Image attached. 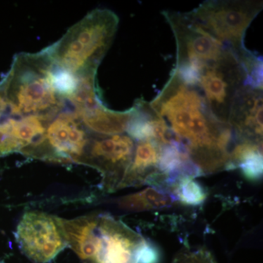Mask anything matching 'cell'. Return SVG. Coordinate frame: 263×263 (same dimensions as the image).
I'll return each mask as SVG.
<instances>
[{
	"label": "cell",
	"mask_w": 263,
	"mask_h": 263,
	"mask_svg": "<svg viewBox=\"0 0 263 263\" xmlns=\"http://www.w3.org/2000/svg\"><path fill=\"white\" fill-rule=\"evenodd\" d=\"M149 105L177 141L186 147L202 173L211 174L228 167L233 128L214 117L197 86L185 82L174 70Z\"/></svg>",
	"instance_id": "obj_1"
},
{
	"label": "cell",
	"mask_w": 263,
	"mask_h": 263,
	"mask_svg": "<svg viewBox=\"0 0 263 263\" xmlns=\"http://www.w3.org/2000/svg\"><path fill=\"white\" fill-rule=\"evenodd\" d=\"M53 67L46 49L15 55L0 81L15 117L53 118L62 111L66 100L53 86Z\"/></svg>",
	"instance_id": "obj_2"
},
{
	"label": "cell",
	"mask_w": 263,
	"mask_h": 263,
	"mask_svg": "<svg viewBox=\"0 0 263 263\" xmlns=\"http://www.w3.org/2000/svg\"><path fill=\"white\" fill-rule=\"evenodd\" d=\"M119 22L111 10H92L46 51L55 65L77 77L97 73L113 42Z\"/></svg>",
	"instance_id": "obj_3"
},
{
	"label": "cell",
	"mask_w": 263,
	"mask_h": 263,
	"mask_svg": "<svg viewBox=\"0 0 263 263\" xmlns=\"http://www.w3.org/2000/svg\"><path fill=\"white\" fill-rule=\"evenodd\" d=\"M262 8L260 0H212L185 14L197 27L230 48L245 67L255 56L245 47L246 32Z\"/></svg>",
	"instance_id": "obj_4"
},
{
	"label": "cell",
	"mask_w": 263,
	"mask_h": 263,
	"mask_svg": "<svg viewBox=\"0 0 263 263\" xmlns=\"http://www.w3.org/2000/svg\"><path fill=\"white\" fill-rule=\"evenodd\" d=\"M143 240L121 221L98 215L72 249L84 263H137Z\"/></svg>",
	"instance_id": "obj_5"
},
{
	"label": "cell",
	"mask_w": 263,
	"mask_h": 263,
	"mask_svg": "<svg viewBox=\"0 0 263 263\" xmlns=\"http://www.w3.org/2000/svg\"><path fill=\"white\" fill-rule=\"evenodd\" d=\"M91 137L75 112H60L48 122L42 139L22 155L60 163L81 164Z\"/></svg>",
	"instance_id": "obj_6"
},
{
	"label": "cell",
	"mask_w": 263,
	"mask_h": 263,
	"mask_svg": "<svg viewBox=\"0 0 263 263\" xmlns=\"http://www.w3.org/2000/svg\"><path fill=\"white\" fill-rule=\"evenodd\" d=\"M196 86L206 100L214 117L228 123L230 108L237 92L245 84L247 72L235 56L202 67L197 72Z\"/></svg>",
	"instance_id": "obj_7"
},
{
	"label": "cell",
	"mask_w": 263,
	"mask_h": 263,
	"mask_svg": "<svg viewBox=\"0 0 263 263\" xmlns=\"http://www.w3.org/2000/svg\"><path fill=\"white\" fill-rule=\"evenodd\" d=\"M21 250L34 263H47L67 247L60 218L46 213L26 212L17 227Z\"/></svg>",
	"instance_id": "obj_8"
},
{
	"label": "cell",
	"mask_w": 263,
	"mask_h": 263,
	"mask_svg": "<svg viewBox=\"0 0 263 263\" xmlns=\"http://www.w3.org/2000/svg\"><path fill=\"white\" fill-rule=\"evenodd\" d=\"M135 153L134 140L126 135L92 137L81 164L98 170L107 190L119 189Z\"/></svg>",
	"instance_id": "obj_9"
},
{
	"label": "cell",
	"mask_w": 263,
	"mask_h": 263,
	"mask_svg": "<svg viewBox=\"0 0 263 263\" xmlns=\"http://www.w3.org/2000/svg\"><path fill=\"white\" fill-rule=\"evenodd\" d=\"M75 114L90 133L98 136L123 134L126 130L131 108L126 111H114L104 106L98 88L87 87L79 91L72 101Z\"/></svg>",
	"instance_id": "obj_10"
},
{
	"label": "cell",
	"mask_w": 263,
	"mask_h": 263,
	"mask_svg": "<svg viewBox=\"0 0 263 263\" xmlns=\"http://www.w3.org/2000/svg\"><path fill=\"white\" fill-rule=\"evenodd\" d=\"M228 124L240 139L262 143V89L243 85L230 108Z\"/></svg>",
	"instance_id": "obj_11"
},
{
	"label": "cell",
	"mask_w": 263,
	"mask_h": 263,
	"mask_svg": "<svg viewBox=\"0 0 263 263\" xmlns=\"http://www.w3.org/2000/svg\"><path fill=\"white\" fill-rule=\"evenodd\" d=\"M162 146L153 141H140L119 188L141 184L157 174Z\"/></svg>",
	"instance_id": "obj_12"
},
{
	"label": "cell",
	"mask_w": 263,
	"mask_h": 263,
	"mask_svg": "<svg viewBox=\"0 0 263 263\" xmlns=\"http://www.w3.org/2000/svg\"><path fill=\"white\" fill-rule=\"evenodd\" d=\"M262 146L261 143L240 139L230 152L228 168L238 167L250 181L260 179L263 171Z\"/></svg>",
	"instance_id": "obj_13"
},
{
	"label": "cell",
	"mask_w": 263,
	"mask_h": 263,
	"mask_svg": "<svg viewBox=\"0 0 263 263\" xmlns=\"http://www.w3.org/2000/svg\"><path fill=\"white\" fill-rule=\"evenodd\" d=\"M175 200L174 197L165 192L151 187L122 197L118 202L125 210L141 212L171 206Z\"/></svg>",
	"instance_id": "obj_14"
},
{
	"label": "cell",
	"mask_w": 263,
	"mask_h": 263,
	"mask_svg": "<svg viewBox=\"0 0 263 263\" xmlns=\"http://www.w3.org/2000/svg\"><path fill=\"white\" fill-rule=\"evenodd\" d=\"M175 193L185 205L196 206L205 201L207 193L202 185L193 179L181 180L175 185Z\"/></svg>",
	"instance_id": "obj_15"
},
{
	"label": "cell",
	"mask_w": 263,
	"mask_h": 263,
	"mask_svg": "<svg viewBox=\"0 0 263 263\" xmlns=\"http://www.w3.org/2000/svg\"><path fill=\"white\" fill-rule=\"evenodd\" d=\"M173 263H216L214 257L208 251H183L176 256Z\"/></svg>",
	"instance_id": "obj_16"
},
{
	"label": "cell",
	"mask_w": 263,
	"mask_h": 263,
	"mask_svg": "<svg viewBox=\"0 0 263 263\" xmlns=\"http://www.w3.org/2000/svg\"><path fill=\"white\" fill-rule=\"evenodd\" d=\"M160 259V252L153 243L143 240L137 252V263H157Z\"/></svg>",
	"instance_id": "obj_17"
},
{
	"label": "cell",
	"mask_w": 263,
	"mask_h": 263,
	"mask_svg": "<svg viewBox=\"0 0 263 263\" xmlns=\"http://www.w3.org/2000/svg\"><path fill=\"white\" fill-rule=\"evenodd\" d=\"M14 117L9 101L5 95L3 86L0 84V125Z\"/></svg>",
	"instance_id": "obj_18"
}]
</instances>
